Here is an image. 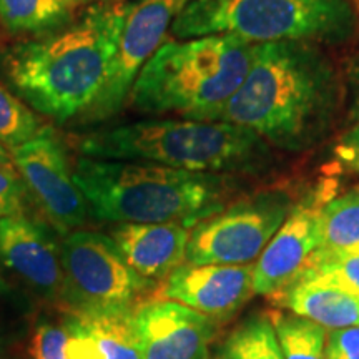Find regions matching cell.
Segmentation results:
<instances>
[{
    "label": "cell",
    "mask_w": 359,
    "mask_h": 359,
    "mask_svg": "<svg viewBox=\"0 0 359 359\" xmlns=\"http://www.w3.org/2000/svg\"><path fill=\"white\" fill-rule=\"evenodd\" d=\"M344 107L346 83L323 45L280 40L255 43L243 82L213 122L250 128L294 154L325 140Z\"/></svg>",
    "instance_id": "obj_1"
},
{
    "label": "cell",
    "mask_w": 359,
    "mask_h": 359,
    "mask_svg": "<svg viewBox=\"0 0 359 359\" xmlns=\"http://www.w3.org/2000/svg\"><path fill=\"white\" fill-rule=\"evenodd\" d=\"M128 4H93L77 20L13 45L2 60L7 82L53 122L87 118L105 87Z\"/></svg>",
    "instance_id": "obj_2"
},
{
    "label": "cell",
    "mask_w": 359,
    "mask_h": 359,
    "mask_svg": "<svg viewBox=\"0 0 359 359\" xmlns=\"http://www.w3.org/2000/svg\"><path fill=\"white\" fill-rule=\"evenodd\" d=\"M74 178L92 215L110 223H178L193 228L238 193L240 175L191 172L145 161L80 158Z\"/></svg>",
    "instance_id": "obj_3"
},
{
    "label": "cell",
    "mask_w": 359,
    "mask_h": 359,
    "mask_svg": "<svg viewBox=\"0 0 359 359\" xmlns=\"http://www.w3.org/2000/svg\"><path fill=\"white\" fill-rule=\"evenodd\" d=\"M87 158L145 161L191 172L258 175L275 161L273 147L253 130L226 122L142 120L83 135Z\"/></svg>",
    "instance_id": "obj_4"
},
{
    "label": "cell",
    "mask_w": 359,
    "mask_h": 359,
    "mask_svg": "<svg viewBox=\"0 0 359 359\" xmlns=\"http://www.w3.org/2000/svg\"><path fill=\"white\" fill-rule=\"evenodd\" d=\"M255 43L235 35L167 39L135 80L130 102L142 114L213 122L250 69Z\"/></svg>",
    "instance_id": "obj_5"
},
{
    "label": "cell",
    "mask_w": 359,
    "mask_h": 359,
    "mask_svg": "<svg viewBox=\"0 0 359 359\" xmlns=\"http://www.w3.org/2000/svg\"><path fill=\"white\" fill-rule=\"evenodd\" d=\"M351 0H190L173 20V39L235 35L250 43L304 40L341 45L358 32Z\"/></svg>",
    "instance_id": "obj_6"
},
{
    "label": "cell",
    "mask_w": 359,
    "mask_h": 359,
    "mask_svg": "<svg viewBox=\"0 0 359 359\" xmlns=\"http://www.w3.org/2000/svg\"><path fill=\"white\" fill-rule=\"evenodd\" d=\"M298 200L286 187L253 191L233 200L190 230L187 263L253 264Z\"/></svg>",
    "instance_id": "obj_7"
},
{
    "label": "cell",
    "mask_w": 359,
    "mask_h": 359,
    "mask_svg": "<svg viewBox=\"0 0 359 359\" xmlns=\"http://www.w3.org/2000/svg\"><path fill=\"white\" fill-rule=\"evenodd\" d=\"M64 294L72 313H109L135 308L150 281L128 266L111 236L72 231L60 246Z\"/></svg>",
    "instance_id": "obj_8"
},
{
    "label": "cell",
    "mask_w": 359,
    "mask_h": 359,
    "mask_svg": "<svg viewBox=\"0 0 359 359\" xmlns=\"http://www.w3.org/2000/svg\"><path fill=\"white\" fill-rule=\"evenodd\" d=\"M338 193L336 178H321L298 196L288 218L253 263L255 294L273 302L291 288L320 243V215Z\"/></svg>",
    "instance_id": "obj_9"
},
{
    "label": "cell",
    "mask_w": 359,
    "mask_h": 359,
    "mask_svg": "<svg viewBox=\"0 0 359 359\" xmlns=\"http://www.w3.org/2000/svg\"><path fill=\"white\" fill-rule=\"evenodd\" d=\"M188 2L135 0L128 4L109 77L87 120H105L122 110L138 74L167 40L173 20Z\"/></svg>",
    "instance_id": "obj_10"
},
{
    "label": "cell",
    "mask_w": 359,
    "mask_h": 359,
    "mask_svg": "<svg viewBox=\"0 0 359 359\" xmlns=\"http://www.w3.org/2000/svg\"><path fill=\"white\" fill-rule=\"evenodd\" d=\"M11 154L27 193L48 222L60 233L82 226L88 213L87 200L75 183L65 148L52 127L43 125L32 140Z\"/></svg>",
    "instance_id": "obj_11"
},
{
    "label": "cell",
    "mask_w": 359,
    "mask_h": 359,
    "mask_svg": "<svg viewBox=\"0 0 359 359\" xmlns=\"http://www.w3.org/2000/svg\"><path fill=\"white\" fill-rule=\"evenodd\" d=\"M142 359H210L217 325L173 299H151L133 311Z\"/></svg>",
    "instance_id": "obj_12"
},
{
    "label": "cell",
    "mask_w": 359,
    "mask_h": 359,
    "mask_svg": "<svg viewBox=\"0 0 359 359\" xmlns=\"http://www.w3.org/2000/svg\"><path fill=\"white\" fill-rule=\"evenodd\" d=\"M160 294L223 321L255 294L253 264L183 263L167 276Z\"/></svg>",
    "instance_id": "obj_13"
},
{
    "label": "cell",
    "mask_w": 359,
    "mask_h": 359,
    "mask_svg": "<svg viewBox=\"0 0 359 359\" xmlns=\"http://www.w3.org/2000/svg\"><path fill=\"white\" fill-rule=\"evenodd\" d=\"M0 262L48 298L64 294L60 248L43 226L22 213L0 219Z\"/></svg>",
    "instance_id": "obj_14"
},
{
    "label": "cell",
    "mask_w": 359,
    "mask_h": 359,
    "mask_svg": "<svg viewBox=\"0 0 359 359\" xmlns=\"http://www.w3.org/2000/svg\"><path fill=\"white\" fill-rule=\"evenodd\" d=\"M190 230L178 223H116L110 236L133 271L156 281L187 263Z\"/></svg>",
    "instance_id": "obj_15"
},
{
    "label": "cell",
    "mask_w": 359,
    "mask_h": 359,
    "mask_svg": "<svg viewBox=\"0 0 359 359\" xmlns=\"http://www.w3.org/2000/svg\"><path fill=\"white\" fill-rule=\"evenodd\" d=\"M290 311L308 318L325 330L359 327V293L336 286L298 283L273 299Z\"/></svg>",
    "instance_id": "obj_16"
},
{
    "label": "cell",
    "mask_w": 359,
    "mask_h": 359,
    "mask_svg": "<svg viewBox=\"0 0 359 359\" xmlns=\"http://www.w3.org/2000/svg\"><path fill=\"white\" fill-rule=\"evenodd\" d=\"M318 257H359V185L336 195L320 215Z\"/></svg>",
    "instance_id": "obj_17"
},
{
    "label": "cell",
    "mask_w": 359,
    "mask_h": 359,
    "mask_svg": "<svg viewBox=\"0 0 359 359\" xmlns=\"http://www.w3.org/2000/svg\"><path fill=\"white\" fill-rule=\"evenodd\" d=\"M132 309L109 313H72L95 339L103 359H142Z\"/></svg>",
    "instance_id": "obj_18"
},
{
    "label": "cell",
    "mask_w": 359,
    "mask_h": 359,
    "mask_svg": "<svg viewBox=\"0 0 359 359\" xmlns=\"http://www.w3.org/2000/svg\"><path fill=\"white\" fill-rule=\"evenodd\" d=\"M72 11L60 0H0V24L15 37H39L72 20Z\"/></svg>",
    "instance_id": "obj_19"
},
{
    "label": "cell",
    "mask_w": 359,
    "mask_h": 359,
    "mask_svg": "<svg viewBox=\"0 0 359 359\" xmlns=\"http://www.w3.org/2000/svg\"><path fill=\"white\" fill-rule=\"evenodd\" d=\"M215 359H285L269 314L245 318L223 339Z\"/></svg>",
    "instance_id": "obj_20"
},
{
    "label": "cell",
    "mask_w": 359,
    "mask_h": 359,
    "mask_svg": "<svg viewBox=\"0 0 359 359\" xmlns=\"http://www.w3.org/2000/svg\"><path fill=\"white\" fill-rule=\"evenodd\" d=\"M285 359H326V330L299 314L268 313Z\"/></svg>",
    "instance_id": "obj_21"
},
{
    "label": "cell",
    "mask_w": 359,
    "mask_h": 359,
    "mask_svg": "<svg viewBox=\"0 0 359 359\" xmlns=\"http://www.w3.org/2000/svg\"><path fill=\"white\" fill-rule=\"evenodd\" d=\"M42 128L37 114L0 85V143L12 151L32 140Z\"/></svg>",
    "instance_id": "obj_22"
},
{
    "label": "cell",
    "mask_w": 359,
    "mask_h": 359,
    "mask_svg": "<svg viewBox=\"0 0 359 359\" xmlns=\"http://www.w3.org/2000/svg\"><path fill=\"white\" fill-rule=\"evenodd\" d=\"M298 283L336 286V288L359 293V257H318V255H313L294 285Z\"/></svg>",
    "instance_id": "obj_23"
},
{
    "label": "cell",
    "mask_w": 359,
    "mask_h": 359,
    "mask_svg": "<svg viewBox=\"0 0 359 359\" xmlns=\"http://www.w3.org/2000/svg\"><path fill=\"white\" fill-rule=\"evenodd\" d=\"M70 327L67 321L62 325L43 321L35 327L30 343V353L34 359H70Z\"/></svg>",
    "instance_id": "obj_24"
},
{
    "label": "cell",
    "mask_w": 359,
    "mask_h": 359,
    "mask_svg": "<svg viewBox=\"0 0 359 359\" xmlns=\"http://www.w3.org/2000/svg\"><path fill=\"white\" fill-rule=\"evenodd\" d=\"M25 185L17 170L0 168V219L24 210Z\"/></svg>",
    "instance_id": "obj_25"
},
{
    "label": "cell",
    "mask_w": 359,
    "mask_h": 359,
    "mask_svg": "<svg viewBox=\"0 0 359 359\" xmlns=\"http://www.w3.org/2000/svg\"><path fill=\"white\" fill-rule=\"evenodd\" d=\"M333 156L334 163L341 170L359 173V122L353 123V127L348 128L336 140L333 147Z\"/></svg>",
    "instance_id": "obj_26"
},
{
    "label": "cell",
    "mask_w": 359,
    "mask_h": 359,
    "mask_svg": "<svg viewBox=\"0 0 359 359\" xmlns=\"http://www.w3.org/2000/svg\"><path fill=\"white\" fill-rule=\"evenodd\" d=\"M326 359H359V327L331 331L326 341Z\"/></svg>",
    "instance_id": "obj_27"
},
{
    "label": "cell",
    "mask_w": 359,
    "mask_h": 359,
    "mask_svg": "<svg viewBox=\"0 0 359 359\" xmlns=\"http://www.w3.org/2000/svg\"><path fill=\"white\" fill-rule=\"evenodd\" d=\"M344 83H346L348 116L353 123H358L359 122V48L358 52L349 58L346 74H344Z\"/></svg>",
    "instance_id": "obj_28"
},
{
    "label": "cell",
    "mask_w": 359,
    "mask_h": 359,
    "mask_svg": "<svg viewBox=\"0 0 359 359\" xmlns=\"http://www.w3.org/2000/svg\"><path fill=\"white\" fill-rule=\"evenodd\" d=\"M0 168L15 170V167H13V160H12L11 150H7V148L4 147L2 143H0Z\"/></svg>",
    "instance_id": "obj_29"
},
{
    "label": "cell",
    "mask_w": 359,
    "mask_h": 359,
    "mask_svg": "<svg viewBox=\"0 0 359 359\" xmlns=\"http://www.w3.org/2000/svg\"><path fill=\"white\" fill-rule=\"evenodd\" d=\"M60 2H64L65 6H69L70 8L74 7H79V6H85V4H98V2H107V0H60Z\"/></svg>",
    "instance_id": "obj_30"
}]
</instances>
